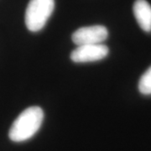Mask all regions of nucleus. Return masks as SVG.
<instances>
[{
    "label": "nucleus",
    "instance_id": "nucleus-1",
    "mask_svg": "<svg viewBox=\"0 0 151 151\" xmlns=\"http://www.w3.org/2000/svg\"><path fill=\"white\" fill-rule=\"evenodd\" d=\"M44 112L38 106L24 110L11 126L9 136L14 142H24L31 139L40 129L43 123Z\"/></svg>",
    "mask_w": 151,
    "mask_h": 151
},
{
    "label": "nucleus",
    "instance_id": "nucleus-5",
    "mask_svg": "<svg viewBox=\"0 0 151 151\" xmlns=\"http://www.w3.org/2000/svg\"><path fill=\"white\" fill-rule=\"evenodd\" d=\"M139 25L145 32H151V6L146 0H136L133 7Z\"/></svg>",
    "mask_w": 151,
    "mask_h": 151
},
{
    "label": "nucleus",
    "instance_id": "nucleus-3",
    "mask_svg": "<svg viewBox=\"0 0 151 151\" xmlns=\"http://www.w3.org/2000/svg\"><path fill=\"white\" fill-rule=\"evenodd\" d=\"M108 37L107 28L103 25H92L76 29L71 35L73 43L79 45L103 44Z\"/></svg>",
    "mask_w": 151,
    "mask_h": 151
},
{
    "label": "nucleus",
    "instance_id": "nucleus-2",
    "mask_svg": "<svg viewBox=\"0 0 151 151\" xmlns=\"http://www.w3.org/2000/svg\"><path fill=\"white\" fill-rule=\"evenodd\" d=\"M55 0H30L25 11V24L31 32L41 30L52 14Z\"/></svg>",
    "mask_w": 151,
    "mask_h": 151
},
{
    "label": "nucleus",
    "instance_id": "nucleus-4",
    "mask_svg": "<svg viewBox=\"0 0 151 151\" xmlns=\"http://www.w3.org/2000/svg\"><path fill=\"white\" fill-rule=\"evenodd\" d=\"M109 49L103 44L79 45L71 51L70 60L75 63H88L104 59L108 56Z\"/></svg>",
    "mask_w": 151,
    "mask_h": 151
},
{
    "label": "nucleus",
    "instance_id": "nucleus-6",
    "mask_svg": "<svg viewBox=\"0 0 151 151\" xmlns=\"http://www.w3.org/2000/svg\"><path fill=\"white\" fill-rule=\"evenodd\" d=\"M139 90L144 95H151V66L140 77Z\"/></svg>",
    "mask_w": 151,
    "mask_h": 151
}]
</instances>
